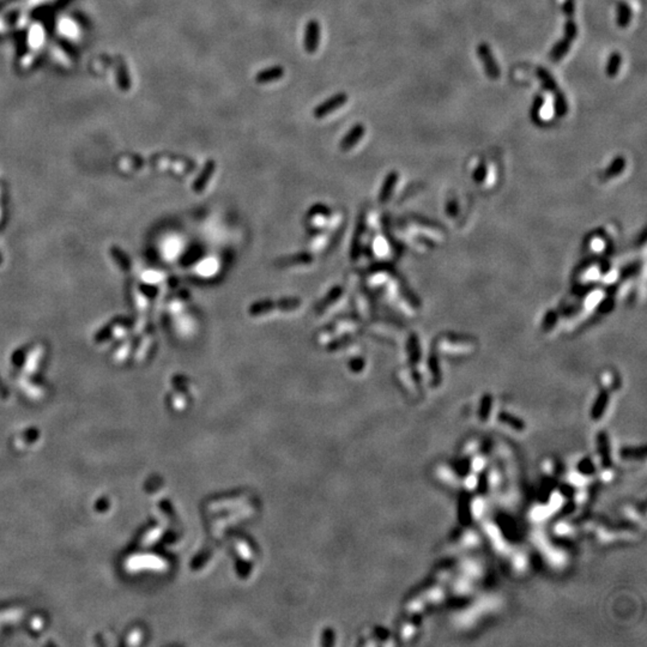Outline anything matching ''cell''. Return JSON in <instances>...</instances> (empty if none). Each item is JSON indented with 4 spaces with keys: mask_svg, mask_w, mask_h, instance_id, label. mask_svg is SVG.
I'll use <instances>...</instances> for the list:
<instances>
[{
    "mask_svg": "<svg viewBox=\"0 0 647 647\" xmlns=\"http://www.w3.org/2000/svg\"><path fill=\"white\" fill-rule=\"evenodd\" d=\"M477 55H479L481 63H482L484 72L490 79H497L501 76V70L499 64H497L495 57L490 49V47L486 42L480 43L477 47Z\"/></svg>",
    "mask_w": 647,
    "mask_h": 647,
    "instance_id": "cell-1",
    "label": "cell"
},
{
    "mask_svg": "<svg viewBox=\"0 0 647 647\" xmlns=\"http://www.w3.org/2000/svg\"><path fill=\"white\" fill-rule=\"evenodd\" d=\"M348 101V95L345 93H338L333 96L328 97L326 101H324L323 103H320L319 106L316 107V109L313 111L314 118L317 119H321V118H325L326 115L333 113L334 110H337L338 108L343 107Z\"/></svg>",
    "mask_w": 647,
    "mask_h": 647,
    "instance_id": "cell-2",
    "label": "cell"
},
{
    "mask_svg": "<svg viewBox=\"0 0 647 647\" xmlns=\"http://www.w3.org/2000/svg\"><path fill=\"white\" fill-rule=\"evenodd\" d=\"M319 41H320L319 22L316 21V19H311V21L307 23L306 33H304V41H303L304 49H306L310 54L316 53L318 47H319Z\"/></svg>",
    "mask_w": 647,
    "mask_h": 647,
    "instance_id": "cell-3",
    "label": "cell"
},
{
    "mask_svg": "<svg viewBox=\"0 0 647 647\" xmlns=\"http://www.w3.org/2000/svg\"><path fill=\"white\" fill-rule=\"evenodd\" d=\"M284 76V69L279 65L270 66L267 69L260 70L256 74V82L258 84H269L280 79Z\"/></svg>",
    "mask_w": 647,
    "mask_h": 647,
    "instance_id": "cell-4",
    "label": "cell"
},
{
    "mask_svg": "<svg viewBox=\"0 0 647 647\" xmlns=\"http://www.w3.org/2000/svg\"><path fill=\"white\" fill-rule=\"evenodd\" d=\"M633 19V11L629 4L625 0H620L616 5V25L625 29L631 24Z\"/></svg>",
    "mask_w": 647,
    "mask_h": 647,
    "instance_id": "cell-5",
    "label": "cell"
},
{
    "mask_svg": "<svg viewBox=\"0 0 647 647\" xmlns=\"http://www.w3.org/2000/svg\"><path fill=\"white\" fill-rule=\"evenodd\" d=\"M364 132H365V128L362 124H356L355 126H352L351 130L345 134L343 140H342L341 148L343 149V150H349V149H351L355 144L361 140V138L364 135Z\"/></svg>",
    "mask_w": 647,
    "mask_h": 647,
    "instance_id": "cell-6",
    "label": "cell"
},
{
    "mask_svg": "<svg viewBox=\"0 0 647 647\" xmlns=\"http://www.w3.org/2000/svg\"><path fill=\"white\" fill-rule=\"evenodd\" d=\"M571 47H572V41L564 37V39L558 40V41L553 46L550 53H549V58H550L553 62H560V60H562L566 55H567L568 52H570Z\"/></svg>",
    "mask_w": 647,
    "mask_h": 647,
    "instance_id": "cell-7",
    "label": "cell"
},
{
    "mask_svg": "<svg viewBox=\"0 0 647 647\" xmlns=\"http://www.w3.org/2000/svg\"><path fill=\"white\" fill-rule=\"evenodd\" d=\"M536 74L538 79H540L542 87H543L547 91H549V93H555V91L558 90L556 79H555L553 74L549 72L545 67H542V66L537 67Z\"/></svg>",
    "mask_w": 647,
    "mask_h": 647,
    "instance_id": "cell-8",
    "label": "cell"
},
{
    "mask_svg": "<svg viewBox=\"0 0 647 647\" xmlns=\"http://www.w3.org/2000/svg\"><path fill=\"white\" fill-rule=\"evenodd\" d=\"M622 65V55L618 52H612L608 58V63L605 66V74L608 77L614 78L618 74Z\"/></svg>",
    "mask_w": 647,
    "mask_h": 647,
    "instance_id": "cell-9",
    "label": "cell"
},
{
    "mask_svg": "<svg viewBox=\"0 0 647 647\" xmlns=\"http://www.w3.org/2000/svg\"><path fill=\"white\" fill-rule=\"evenodd\" d=\"M554 109L555 115L558 118H564L568 113V102L566 99V95L558 89L554 93Z\"/></svg>",
    "mask_w": 647,
    "mask_h": 647,
    "instance_id": "cell-10",
    "label": "cell"
},
{
    "mask_svg": "<svg viewBox=\"0 0 647 647\" xmlns=\"http://www.w3.org/2000/svg\"><path fill=\"white\" fill-rule=\"evenodd\" d=\"M543 106H544V97L542 96V95H536L530 108V118L536 125L542 124L541 110Z\"/></svg>",
    "mask_w": 647,
    "mask_h": 647,
    "instance_id": "cell-11",
    "label": "cell"
},
{
    "mask_svg": "<svg viewBox=\"0 0 647 647\" xmlns=\"http://www.w3.org/2000/svg\"><path fill=\"white\" fill-rule=\"evenodd\" d=\"M625 167H626L625 158H623L622 156H617V157L611 162V164L609 165L608 171H606V175L609 176L617 175L623 171V169H625Z\"/></svg>",
    "mask_w": 647,
    "mask_h": 647,
    "instance_id": "cell-12",
    "label": "cell"
},
{
    "mask_svg": "<svg viewBox=\"0 0 647 647\" xmlns=\"http://www.w3.org/2000/svg\"><path fill=\"white\" fill-rule=\"evenodd\" d=\"M578 36V26L575 24L574 18H571V17H567V21L565 23V37L568 39L570 41H573V40L577 39Z\"/></svg>",
    "mask_w": 647,
    "mask_h": 647,
    "instance_id": "cell-13",
    "label": "cell"
},
{
    "mask_svg": "<svg viewBox=\"0 0 647 647\" xmlns=\"http://www.w3.org/2000/svg\"><path fill=\"white\" fill-rule=\"evenodd\" d=\"M564 12L566 13V16L571 17V18H574V12H575V2L574 0H566L564 3Z\"/></svg>",
    "mask_w": 647,
    "mask_h": 647,
    "instance_id": "cell-14",
    "label": "cell"
},
{
    "mask_svg": "<svg viewBox=\"0 0 647 647\" xmlns=\"http://www.w3.org/2000/svg\"><path fill=\"white\" fill-rule=\"evenodd\" d=\"M486 174H487V167H486V164H484V163H481V164L479 165V167H477V169L475 171V173H473V178H475L476 180L481 181V180H483L484 176H486Z\"/></svg>",
    "mask_w": 647,
    "mask_h": 647,
    "instance_id": "cell-15",
    "label": "cell"
}]
</instances>
